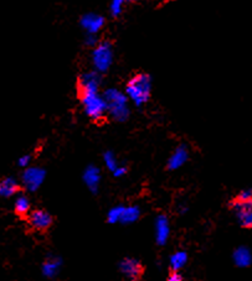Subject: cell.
Masks as SVG:
<instances>
[{
  "mask_svg": "<svg viewBox=\"0 0 252 281\" xmlns=\"http://www.w3.org/2000/svg\"><path fill=\"white\" fill-rule=\"evenodd\" d=\"M126 93L134 104L143 105L152 93V79L147 73H137L128 81Z\"/></svg>",
  "mask_w": 252,
  "mask_h": 281,
  "instance_id": "6da1fadb",
  "label": "cell"
},
{
  "mask_svg": "<svg viewBox=\"0 0 252 281\" xmlns=\"http://www.w3.org/2000/svg\"><path fill=\"white\" fill-rule=\"evenodd\" d=\"M79 98L85 113L90 119L100 120L105 117L107 105H106L103 95H101L98 92H86V93H79Z\"/></svg>",
  "mask_w": 252,
  "mask_h": 281,
  "instance_id": "7a4b0ae2",
  "label": "cell"
},
{
  "mask_svg": "<svg viewBox=\"0 0 252 281\" xmlns=\"http://www.w3.org/2000/svg\"><path fill=\"white\" fill-rule=\"evenodd\" d=\"M113 46L108 41L98 42L96 46L92 47V54H91V64L93 66V71L102 73L110 70L111 65L113 62Z\"/></svg>",
  "mask_w": 252,
  "mask_h": 281,
  "instance_id": "3957f363",
  "label": "cell"
},
{
  "mask_svg": "<svg viewBox=\"0 0 252 281\" xmlns=\"http://www.w3.org/2000/svg\"><path fill=\"white\" fill-rule=\"evenodd\" d=\"M25 222L27 223L31 232L46 234L54 225L55 217L44 208H35L30 211Z\"/></svg>",
  "mask_w": 252,
  "mask_h": 281,
  "instance_id": "277c9868",
  "label": "cell"
},
{
  "mask_svg": "<svg viewBox=\"0 0 252 281\" xmlns=\"http://www.w3.org/2000/svg\"><path fill=\"white\" fill-rule=\"evenodd\" d=\"M107 112H110L116 118H125L127 115V107H126V97L116 89H110L103 95Z\"/></svg>",
  "mask_w": 252,
  "mask_h": 281,
  "instance_id": "5b68a950",
  "label": "cell"
},
{
  "mask_svg": "<svg viewBox=\"0 0 252 281\" xmlns=\"http://www.w3.org/2000/svg\"><path fill=\"white\" fill-rule=\"evenodd\" d=\"M120 272L129 281H140L145 273V267L134 258H125L120 264Z\"/></svg>",
  "mask_w": 252,
  "mask_h": 281,
  "instance_id": "8992f818",
  "label": "cell"
},
{
  "mask_svg": "<svg viewBox=\"0 0 252 281\" xmlns=\"http://www.w3.org/2000/svg\"><path fill=\"white\" fill-rule=\"evenodd\" d=\"M106 24V20L102 15L97 12H86L80 19V25L85 30L86 34L98 35L101 30L103 29Z\"/></svg>",
  "mask_w": 252,
  "mask_h": 281,
  "instance_id": "52a82bcc",
  "label": "cell"
},
{
  "mask_svg": "<svg viewBox=\"0 0 252 281\" xmlns=\"http://www.w3.org/2000/svg\"><path fill=\"white\" fill-rule=\"evenodd\" d=\"M101 86V76L98 72L90 71L85 72L79 77L77 82V89L79 93H86V92H98Z\"/></svg>",
  "mask_w": 252,
  "mask_h": 281,
  "instance_id": "ba28073f",
  "label": "cell"
},
{
  "mask_svg": "<svg viewBox=\"0 0 252 281\" xmlns=\"http://www.w3.org/2000/svg\"><path fill=\"white\" fill-rule=\"evenodd\" d=\"M252 202L249 203H241V205H235L229 207L230 210L236 211L238 217L240 219L241 225L244 228H249L250 229L252 225Z\"/></svg>",
  "mask_w": 252,
  "mask_h": 281,
  "instance_id": "9c48e42d",
  "label": "cell"
},
{
  "mask_svg": "<svg viewBox=\"0 0 252 281\" xmlns=\"http://www.w3.org/2000/svg\"><path fill=\"white\" fill-rule=\"evenodd\" d=\"M22 191H24V187L17 184L14 179L7 177V179L0 181V197H11V196L22 192Z\"/></svg>",
  "mask_w": 252,
  "mask_h": 281,
  "instance_id": "30bf717a",
  "label": "cell"
},
{
  "mask_svg": "<svg viewBox=\"0 0 252 281\" xmlns=\"http://www.w3.org/2000/svg\"><path fill=\"white\" fill-rule=\"evenodd\" d=\"M31 211V205H30V201L27 200L26 196H19L17 200L15 201L14 205V213L19 219L26 220L27 214Z\"/></svg>",
  "mask_w": 252,
  "mask_h": 281,
  "instance_id": "8fae6325",
  "label": "cell"
},
{
  "mask_svg": "<svg viewBox=\"0 0 252 281\" xmlns=\"http://www.w3.org/2000/svg\"><path fill=\"white\" fill-rule=\"evenodd\" d=\"M249 202H252L251 191H243V192L239 193L238 196H235V197L229 202V207L235 205H241V203H249Z\"/></svg>",
  "mask_w": 252,
  "mask_h": 281,
  "instance_id": "7c38bea8",
  "label": "cell"
},
{
  "mask_svg": "<svg viewBox=\"0 0 252 281\" xmlns=\"http://www.w3.org/2000/svg\"><path fill=\"white\" fill-rule=\"evenodd\" d=\"M125 4H126V0H111L110 2L111 15H112V16H120Z\"/></svg>",
  "mask_w": 252,
  "mask_h": 281,
  "instance_id": "4fadbf2b",
  "label": "cell"
},
{
  "mask_svg": "<svg viewBox=\"0 0 252 281\" xmlns=\"http://www.w3.org/2000/svg\"><path fill=\"white\" fill-rule=\"evenodd\" d=\"M165 281H183V275L179 272H176L175 268H170V269H169L168 278Z\"/></svg>",
  "mask_w": 252,
  "mask_h": 281,
  "instance_id": "5bb4252c",
  "label": "cell"
},
{
  "mask_svg": "<svg viewBox=\"0 0 252 281\" xmlns=\"http://www.w3.org/2000/svg\"><path fill=\"white\" fill-rule=\"evenodd\" d=\"M98 39H97V35H90V34H86V37H85V44L87 45V46H96V45L98 44Z\"/></svg>",
  "mask_w": 252,
  "mask_h": 281,
  "instance_id": "9a60e30c",
  "label": "cell"
},
{
  "mask_svg": "<svg viewBox=\"0 0 252 281\" xmlns=\"http://www.w3.org/2000/svg\"><path fill=\"white\" fill-rule=\"evenodd\" d=\"M126 1H132L133 2V1H138V0H126Z\"/></svg>",
  "mask_w": 252,
  "mask_h": 281,
  "instance_id": "2e32d148",
  "label": "cell"
}]
</instances>
